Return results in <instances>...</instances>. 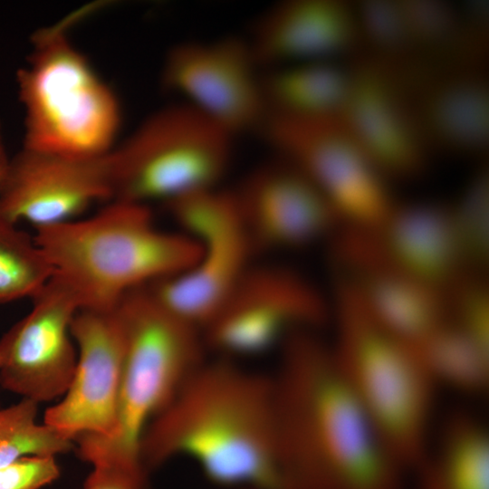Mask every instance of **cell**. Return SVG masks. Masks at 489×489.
<instances>
[{"instance_id": "cell-1", "label": "cell", "mask_w": 489, "mask_h": 489, "mask_svg": "<svg viewBox=\"0 0 489 489\" xmlns=\"http://www.w3.org/2000/svg\"><path fill=\"white\" fill-rule=\"evenodd\" d=\"M273 388L278 489H399L404 470L311 331L282 345Z\"/></svg>"}, {"instance_id": "cell-2", "label": "cell", "mask_w": 489, "mask_h": 489, "mask_svg": "<svg viewBox=\"0 0 489 489\" xmlns=\"http://www.w3.org/2000/svg\"><path fill=\"white\" fill-rule=\"evenodd\" d=\"M139 455L148 473L184 456L216 485L278 489L272 377L205 361L148 425Z\"/></svg>"}, {"instance_id": "cell-3", "label": "cell", "mask_w": 489, "mask_h": 489, "mask_svg": "<svg viewBox=\"0 0 489 489\" xmlns=\"http://www.w3.org/2000/svg\"><path fill=\"white\" fill-rule=\"evenodd\" d=\"M110 201L90 217L34 235L81 309L111 311L129 292L185 271L199 254L186 234L159 229L149 205Z\"/></svg>"}, {"instance_id": "cell-4", "label": "cell", "mask_w": 489, "mask_h": 489, "mask_svg": "<svg viewBox=\"0 0 489 489\" xmlns=\"http://www.w3.org/2000/svg\"><path fill=\"white\" fill-rule=\"evenodd\" d=\"M115 310L124 340L117 431L109 439L82 435L74 441L91 465L143 467L139 446L146 427L205 362L206 343L199 328L146 287L129 292Z\"/></svg>"}, {"instance_id": "cell-5", "label": "cell", "mask_w": 489, "mask_h": 489, "mask_svg": "<svg viewBox=\"0 0 489 489\" xmlns=\"http://www.w3.org/2000/svg\"><path fill=\"white\" fill-rule=\"evenodd\" d=\"M339 294L336 361L395 459L413 469L429 443L437 386L411 344L377 324L355 289Z\"/></svg>"}, {"instance_id": "cell-6", "label": "cell", "mask_w": 489, "mask_h": 489, "mask_svg": "<svg viewBox=\"0 0 489 489\" xmlns=\"http://www.w3.org/2000/svg\"><path fill=\"white\" fill-rule=\"evenodd\" d=\"M72 18L37 32L26 65L16 73L24 117L23 148L71 157L107 154L120 122V105L70 43Z\"/></svg>"}, {"instance_id": "cell-7", "label": "cell", "mask_w": 489, "mask_h": 489, "mask_svg": "<svg viewBox=\"0 0 489 489\" xmlns=\"http://www.w3.org/2000/svg\"><path fill=\"white\" fill-rule=\"evenodd\" d=\"M234 138L185 102L158 110L109 152L113 199L167 204L218 187Z\"/></svg>"}, {"instance_id": "cell-8", "label": "cell", "mask_w": 489, "mask_h": 489, "mask_svg": "<svg viewBox=\"0 0 489 489\" xmlns=\"http://www.w3.org/2000/svg\"><path fill=\"white\" fill-rule=\"evenodd\" d=\"M182 233L199 247L196 262L146 288L202 331L253 265L255 252L233 190L219 187L167 203Z\"/></svg>"}, {"instance_id": "cell-9", "label": "cell", "mask_w": 489, "mask_h": 489, "mask_svg": "<svg viewBox=\"0 0 489 489\" xmlns=\"http://www.w3.org/2000/svg\"><path fill=\"white\" fill-rule=\"evenodd\" d=\"M260 130L278 157L303 171L339 219L380 229L395 204L387 177L354 141L338 117H266Z\"/></svg>"}, {"instance_id": "cell-10", "label": "cell", "mask_w": 489, "mask_h": 489, "mask_svg": "<svg viewBox=\"0 0 489 489\" xmlns=\"http://www.w3.org/2000/svg\"><path fill=\"white\" fill-rule=\"evenodd\" d=\"M329 316L317 289L283 265H252L203 330L206 346L233 360L264 354Z\"/></svg>"}, {"instance_id": "cell-11", "label": "cell", "mask_w": 489, "mask_h": 489, "mask_svg": "<svg viewBox=\"0 0 489 489\" xmlns=\"http://www.w3.org/2000/svg\"><path fill=\"white\" fill-rule=\"evenodd\" d=\"M339 120L387 177L413 179L427 168L423 138L404 79L391 62L357 53Z\"/></svg>"}, {"instance_id": "cell-12", "label": "cell", "mask_w": 489, "mask_h": 489, "mask_svg": "<svg viewBox=\"0 0 489 489\" xmlns=\"http://www.w3.org/2000/svg\"><path fill=\"white\" fill-rule=\"evenodd\" d=\"M259 69L246 38L187 41L166 55L161 84L235 137L265 120Z\"/></svg>"}, {"instance_id": "cell-13", "label": "cell", "mask_w": 489, "mask_h": 489, "mask_svg": "<svg viewBox=\"0 0 489 489\" xmlns=\"http://www.w3.org/2000/svg\"><path fill=\"white\" fill-rule=\"evenodd\" d=\"M79 310L78 297L55 274L0 339V386L38 404L62 397L77 362L71 325Z\"/></svg>"}, {"instance_id": "cell-14", "label": "cell", "mask_w": 489, "mask_h": 489, "mask_svg": "<svg viewBox=\"0 0 489 489\" xmlns=\"http://www.w3.org/2000/svg\"><path fill=\"white\" fill-rule=\"evenodd\" d=\"M115 308L81 309L72 321L75 370L43 423L72 441L82 435L109 439L117 431L124 340Z\"/></svg>"}, {"instance_id": "cell-15", "label": "cell", "mask_w": 489, "mask_h": 489, "mask_svg": "<svg viewBox=\"0 0 489 489\" xmlns=\"http://www.w3.org/2000/svg\"><path fill=\"white\" fill-rule=\"evenodd\" d=\"M113 196L109 152L79 158L23 148L10 159L0 215L38 229L76 219L93 203Z\"/></svg>"}, {"instance_id": "cell-16", "label": "cell", "mask_w": 489, "mask_h": 489, "mask_svg": "<svg viewBox=\"0 0 489 489\" xmlns=\"http://www.w3.org/2000/svg\"><path fill=\"white\" fill-rule=\"evenodd\" d=\"M233 192L255 251L304 246L340 220L313 181L281 157L253 170Z\"/></svg>"}, {"instance_id": "cell-17", "label": "cell", "mask_w": 489, "mask_h": 489, "mask_svg": "<svg viewBox=\"0 0 489 489\" xmlns=\"http://www.w3.org/2000/svg\"><path fill=\"white\" fill-rule=\"evenodd\" d=\"M485 68L430 64L409 82V93L429 150L480 156L489 142Z\"/></svg>"}, {"instance_id": "cell-18", "label": "cell", "mask_w": 489, "mask_h": 489, "mask_svg": "<svg viewBox=\"0 0 489 489\" xmlns=\"http://www.w3.org/2000/svg\"><path fill=\"white\" fill-rule=\"evenodd\" d=\"M246 40L261 68L336 61L360 50L355 4L282 1L257 18Z\"/></svg>"}, {"instance_id": "cell-19", "label": "cell", "mask_w": 489, "mask_h": 489, "mask_svg": "<svg viewBox=\"0 0 489 489\" xmlns=\"http://www.w3.org/2000/svg\"><path fill=\"white\" fill-rule=\"evenodd\" d=\"M382 235L398 271L434 287L450 281L463 262L452 210L435 203L395 207Z\"/></svg>"}, {"instance_id": "cell-20", "label": "cell", "mask_w": 489, "mask_h": 489, "mask_svg": "<svg viewBox=\"0 0 489 489\" xmlns=\"http://www.w3.org/2000/svg\"><path fill=\"white\" fill-rule=\"evenodd\" d=\"M358 289L372 320L408 343L418 341L448 319L446 303L436 287L399 271L367 275Z\"/></svg>"}, {"instance_id": "cell-21", "label": "cell", "mask_w": 489, "mask_h": 489, "mask_svg": "<svg viewBox=\"0 0 489 489\" xmlns=\"http://www.w3.org/2000/svg\"><path fill=\"white\" fill-rule=\"evenodd\" d=\"M347 86L348 69L336 61L303 62L272 68L263 76L266 117L336 118Z\"/></svg>"}, {"instance_id": "cell-22", "label": "cell", "mask_w": 489, "mask_h": 489, "mask_svg": "<svg viewBox=\"0 0 489 489\" xmlns=\"http://www.w3.org/2000/svg\"><path fill=\"white\" fill-rule=\"evenodd\" d=\"M416 489H489V434L475 417L457 412L415 467Z\"/></svg>"}, {"instance_id": "cell-23", "label": "cell", "mask_w": 489, "mask_h": 489, "mask_svg": "<svg viewBox=\"0 0 489 489\" xmlns=\"http://www.w3.org/2000/svg\"><path fill=\"white\" fill-rule=\"evenodd\" d=\"M436 386L468 394L486 390L489 351L448 319L429 334L410 343Z\"/></svg>"}, {"instance_id": "cell-24", "label": "cell", "mask_w": 489, "mask_h": 489, "mask_svg": "<svg viewBox=\"0 0 489 489\" xmlns=\"http://www.w3.org/2000/svg\"><path fill=\"white\" fill-rule=\"evenodd\" d=\"M0 215V304L34 299L55 270L34 235Z\"/></svg>"}, {"instance_id": "cell-25", "label": "cell", "mask_w": 489, "mask_h": 489, "mask_svg": "<svg viewBox=\"0 0 489 489\" xmlns=\"http://www.w3.org/2000/svg\"><path fill=\"white\" fill-rule=\"evenodd\" d=\"M38 403L21 400L0 408V469L28 455L56 456L71 450L73 441L37 422Z\"/></svg>"}, {"instance_id": "cell-26", "label": "cell", "mask_w": 489, "mask_h": 489, "mask_svg": "<svg viewBox=\"0 0 489 489\" xmlns=\"http://www.w3.org/2000/svg\"><path fill=\"white\" fill-rule=\"evenodd\" d=\"M355 8L360 39L357 53L391 62L415 56L400 2L368 1L355 4Z\"/></svg>"}, {"instance_id": "cell-27", "label": "cell", "mask_w": 489, "mask_h": 489, "mask_svg": "<svg viewBox=\"0 0 489 489\" xmlns=\"http://www.w3.org/2000/svg\"><path fill=\"white\" fill-rule=\"evenodd\" d=\"M488 174L477 172L452 210L463 261L484 265L488 259Z\"/></svg>"}, {"instance_id": "cell-28", "label": "cell", "mask_w": 489, "mask_h": 489, "mask_svg": "<svg viewBox=\"0 0 489 489\" xmlns=\"http://www.w3.org/2000/svg\"><path fill=\"white\" fill-rule=\"evenodd\" d=\"M455 322L489 349V302L485 287L478 283L460 286L455 300Z\"/></svg>"}, {"instance_id": "cell-29", "label": "cell", "mask_w": 489, "mask_h": 489, "mask_svg": "<svg viewBox=\"0 0 489 489\" xmlns=\"http://www.w3.org/2000/svg\"><path fill=\"white\" fill-rule=\"evenodd\" d=\"M60 476L52 455H28L0 469V489H40Z\"/></svg>"}, {"instance_id": "cell-30", "label": "cell", "mask_w": 489, "mask_h": 489, "mask_svg": "<svg viewBox=\"0 0 489 489\" xmlns=\"http://www.w3.org/2000/svg\"><path fill=\"white\" fill-rule=\"evenodd\" d=\"M148 475L149 473L141 467L92 465L83 489H150Z\"/></svg>"}, {"instance_id": "cell-31", "label": "cell", "mask_w": 489, "mask_h": 489, "mask_svg": "<svg viewBox=\"0 0 489 489\" xmlns=\"http://www.w3.org/2000/svg\"><path fill=\"white\" fill-rule=\"evenodd\" d=\"M11 158L8 157L0 126V191L5 182Z\"/></svg>"}]
</instances>
